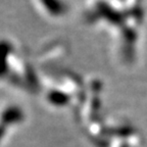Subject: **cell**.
<instances>
[{"label":"cell","mask_w":147,"mask_h":147,"mask_svg":"<svg viewBox=\"0 0 147 147\" xmlns=\"http://www.w3.org/2000/svg\"><path fill=\"white\" fill-rule=\"evenodd\" d=\"M144 0H84L82 18L113 42L123 61L136 59L145 21Z\"/></svg>","instance_id":"cell-1"},{"label":"cell","mask_w":147,"mask_h":147,"mask_svg":"<svg viewBox=\"0 0 147 147\" xmlns=\"http://www.w3.org/2000/svg\"><path fill=\"white\" fill-rule=\"evenodd\" d=\"M35 11L48 22H60L71 11L69 0H30Z\"/></svg>","instance_id":"cell-2"}]
</instances>
